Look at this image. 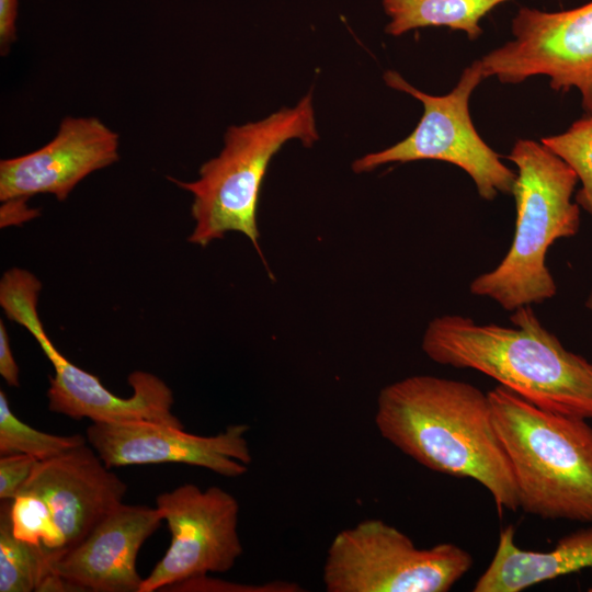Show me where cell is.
<instances>
[{
  "mask_svg": "<svg viewBox=\"0 0 592 592\" xmlns=\"http://www.w3.org/2000/svg\"><path fill=\"white\" fill-rule=\"evenodd\" d=\"M292 139L308 147L319 139L311 92L294 107L228 127L223 149L201 166L198 179L185 182L169 178L193 195L194 228L189 242L206 247L236 231L244 235L262 257L257 224L262 182L272 158Z\"/></svg>",
  "mask_w": 592,
  "mask_h": 592,
  "instance_id": "obj_5",
  "label": "cell"
},
{
  "mask_svg": "<svg viewBox=\"0 0 592 592\" xmlns=\"http://www.w3.org/2000/svg\"><path fill=\"white\" fill-rule=\"evenodd\" d=\"M119 136L98 117H65L39 149L0 161V201L22 203L37 194L67 200L92 172L119 159Z\"/></svg>",
  "mask_w": 592,
  "mask_h": 592,
  "instance_id": "obj_12",
  "label": "cell"
},
{
  "mask_svg": "<svg viewBox=\"0 0 592 592\" xmlns=\"http://www.w3.org/2000/svg\"><path fill=\"white\" fill-rule=\"evenodd\" d=\"M20 492L35 493L45 501L67 551L123 503L127 485L87 443L38 460Z\"/></svg>",
  "mask_w": 592,
  "mask_h": 592,
  "instance_id": "obj_13",
  "label": "cell"
},
{
  "mask_svg": "<svg viewBox=\"0 0 592 592\" xmlns=\"http://www.w3.org/2000/svg\"><path fill=\"white\" fill-rule=\"evenodd\" d=\"M9 512L11 530L18 539L44 548L54 560L65 553V537L42 498L20 492L11 500Z\"/></svg>",
  "mask_w": 592,
  "mask_h": 592,
  "instance_id": "obj_19",
  "label": "cell"
},
{
  "mask_svg": "<svg viewBox=\"0 0 592 592\" xmlns=\"http://www.w3.org/2000/svg\"><path fill=\"white\" fill-rule=\"evenodd\" d=\"M375 424L386 441L428 469L483 486L500 515L519 510L488 392L440 376H408L379 391Z\"/></svg>",
  "mask_w": 592,
  "mask_h": 592,
  "instance_id": "obj_1",
  "label": "cell"
},
{
  "mask_svg": "<svg viewBox=\"0 0 592 592\" xmlns=\"http://www.w3.org/2000/svg\"><path fill=\"white\" fill-rule=\"evenodd\" d=\"M156 508L167 522L171 540L139 592L164 591L189 579L227 572L242 555L239 503L227 490L187 482L160 493Z\"/></svg>",
  "mask_w": 592,
  "mask_h": 592,
  "instance_id": "obj_10",
  "label": "cell"
},
{
  "mask_svg": "<svg viewBox=\"0 0 592 592\" xmlns=\"http://www.w3.org/2000/svg\"><path fill=\"white\" fill-rule=\"evenodd\" d=\"M11 500L0 506V592H33L49 573L52 555L18 539L11 530Z\"/></svg>",
  "mask_w": 592,
  "mask_h": 592,
  "instance_id": "obj_17",
  "label": "cell"
},
{
  "mask_svg": "<svg viewBox=\"0 0 592 592\" xmlns=\"http://www.w3.org/2000/svg\"><path fill=\"white\" fill-rule=\"evenodd\" d=\"M164 591L180 592H299L303 588L292 581L273 580L261 584L236 583L208 574L168 587Z\"/></svg>",
  "mask_w": 592,
  "mask_h": 592,
  "instance_id": "obj_21",
  "label": "cell"
},
{
  "mask_svg": "<svg viewBox=\"0 0 592 592\" xmlns=\"http://www.w3.org/2000/svg\"><path fill=\"white\" fill-rule=\"evenodd\" d=\"M162 521L156 506L122 503L50 568L76 591L139 592L137 555Z\"/></svg>",
  "mask_w": 592,
  "mask_h": 592,
  "instance_id": "obj_14",
  "label": "cell"
},
{
  "mask_svg": "<svg viewBox=\"0 0 592 592\" xmlns=\"http://www.w3.org/2000/svg\"><path fill=\"white\" fill-rule=\"evenodd\" d=\"M540 143L569 164L581 183L574 201L592 217V114L563 133L543 137Z\"/></svg>",
  "mask_w": 592,
  "mask_h": 592,
  "instance_id": "obj_20",
  "label": "cell"
},
{
  "mask_svg": "<svg viewBox=\"0 0 592 592\" xmlns=\"http://www.w3.org/2000/svg\"><path fill=\"white\" fill-rule=\"evenodd\" d=\"M0 375L11 387H19V366L13 356L7 328L0 321Z\"/></svg>",
  "mask_w": 592,
  "mask_h": 592,
  "instance_id": "obj_24",
  "label": "cell"
},
{
  "mask_svg": "<svg viewBox=\"0 0 592 592\" xmlns=\"http://www.w3.org/2000/svg\"><path fill=\"white\" fill-rule=\"evenodd\" d=\"M87 443L81 434L55 435L24 423L11 410L5 392L0 390V455L26 454L44 460Z\"/></svg>",
  "mask_w": 592,
  "mask_h": 592,
  "instance_id": "obj_18",
  "label": "cell"
},
{
  "mask_svg": "<svg viewBox=\"0 0 592 592\" xmlns=\"http://www.w3.org/2000/svg\"><path fill=\"white\" fill-rule=\"evenodd\" d=\"M488 397L515 481L519 509L592 525V425L498 385Z\"/></svg>",
  "mask_w": 592,
  "mask_h": 592,
  "instance_id": "obj_3",
  "label": "cell"
},
{
  "mask_svg": "<svg viewBox=\"0 0 592 592\" xmlns=\"http://www.w3.org/2000/svg\"><path fill=\"white\" fill-rule=\"evenodd\" d=\"M41 281L31 272L13 267L0 281V306L8 319L25 328L54 367L47 389L48 410L92 423L151 421L183 428L173 413L171 388L157 375L135 371L127 377L128 398L111 392L98 376L72 364L53 344L41 321L37 305Z\"/></svg>",
  "mask_w": 592,
  "mask_h": 592,
  "instance_id": "obj_6",
  "label": "cell"
},
{
  "mask_svg": "<svg viewBox=\"0 0 592 592\" xmlns=\"http://www.w3.org/2000/svg\"><path fill=\"white\" fill-rule=\"evenodd\" d=\"M18 0H0V49L7 55L16 38Z\"/></svg>",
  "mask_w": 592,
  "mask_h": 592,
  "instance_id": "obj_23",
  "label": "cell"
},
{
  "mask_svg": "<svg viewBox=\"0 0 592 592\" xmlns=\"http://www.w3.org/2000/svg\"><path fill=\"white\" fill-rule=\"evenodd\" d=\"M584 569H592V526L562 536L550 550L536 551L520 548L515 527L509 524L501 530L494 555L473 591L520 592Z\"/></svg>",
  "mask_w": 592,
  "mask_h": 592,
  "instance_id": "obj_15",
  "label": "cell"
},
{
  "mask_svg": "<svg viewBox=\"0 0 592 592\" xmlns=\"http://www.w3.org/2000/svg\"><path fill=\"white\" fill-rule=\"evenodd\" d=\"M483 79L477 59L465 68L449 93L431 95L411 86L397 71H386V84L419 100L423 104V115L413 132L401 141L356 159L352 163L353 171L363 173L388 163L439 160L463 169L486 201H493L499 193L512 194L516 172L485 143L469 114L470 95Z\"/></svg>",
  "mask_w": 592,
  "mask_h": 592,
  "instance_id": "obj_8",
  "label": "cell"
},
{
  "mask_svg": "<svg viewBox=\"0 0 592 592\" xmlns=\"http://www.w3.org/2000/svg\"><path fill=\"white\" fill-rule=\"evenodd\" d=\"M473 565L454 543L418 548L397 527L368 519L333 537L322 582L328 592H447Z\"/></svg>",
  "mask_w": 592,
  "mask_h": 592,
  "instance_id": "obj_7",
  "label": "cell"
},
{
  "mask_svg": "<svg viewBox=\"0 0 592 592\" xmlns=\"http://www.w3.org/2000/svg\"><path fill=\"white\" fill-rule=\"evenodd\" d=\"M509 0H382L389 22L385 32L400 36L428 26L462 31L471 41L482 34L480 21Z\"/></svg>",
  "mask_w": 592,
  "mask_h": 592,
  "instance_id": "obj_16",
  "label": "cell"
},
{
  "mask_svg": "<svg viewBox=\"0 0 592 592\" xmlns=\"http://www.w3.org/2000/svg\"><path fill=\"white\" fill-rule=\"evenodd\" d=\"M585 307L592 311V288L588 295V298L585 300Z\"/></svg>",
  "mask_w": 592,
  "mask_h": 592,
  "instance_id": "obj_25",
  "label": "cell"
},
{
  "mask_svg": "<svg viewBox=\"0 0 592 592\" xmlns=\"http://www.w3.org/2000/svg\"><path fill=\"white\" fill-rule=\"evenodd\" d=\"M516 166L512 194L515 230L510 249L491 271L475 277L470 293L513 311L542 304L557 293L546 254L558 239L580 229V206L572 200L578 177L542 143L519 139L506 157Z\"/></svg>",
  "mask_w": 592,
  "mask_h": 592,
  "instance_id": "obj_4",
  "label": "cell"
},
{
  "mask_svg": "<svg viewBox=\"0 0 592 592\" xmlns=\"http://www.w3.org/2000/svg\"><path fill=\"white\" fill-rule=\"evenodd\" d=\"M38 460L26 454H9L0 457V500L14 499Z\"/></svg>",
  "mask_w": 592,
  "mask_h": 592,
  "instance_id": "obj_22",
  "label": "cell"
},
{
  "mask_svg": "<svg viewBox=\"0 0 592 592\" xmlns=\"http://www.w3.org/2000/svg\"><path fill=\"white\" fill-rule=\"evenodd\" d=\"M249 426L231 424L216 435H196L184 428L151 421L91 423L88 444L109 467L149 464H184L225 477L248 471L252 456Z\"/></svg>",
  "mask_w": 592,
  "mask_h": 592,
  "instance_id": "obj_11",
  "label": "cell"
},
{
  "mask_svg": "<svg viewBox=\"0 0 592 592\" xmlns=\"http://www.w3.org/2000/svg\"><path fill=\"white\" fill-rule=\"evenodd\" d=\"M513 327L445 314L432 319L421 349L433 362L477 371L538 408L592 419V361L567 350L531 306Z\"/></svg>",
  "mask_w": 592,
  "mask_h": 592,
  "instance_id": "obj_2",
  "label": "cell"
},
{
  "mask_svg": "<svg viewBox=\"0 0 592 592\" xmlns=\"http://www.w3.org/2000/svg\"><path fill=\"white\" fill-rule=\"evenodd\" d=\"M511 32V41L478 59L483 78L521 83L543 75L557 92L578 89L592 114V1L558 12L523 7Z\"/></svg>",
  "mask_w": 592,
  "mask_h": 592,
  "instance_id": "obj_9",
  "label": "cell"
}]
</instances>
